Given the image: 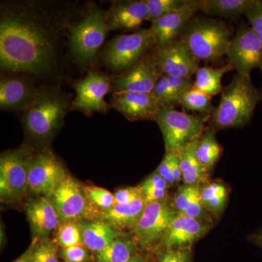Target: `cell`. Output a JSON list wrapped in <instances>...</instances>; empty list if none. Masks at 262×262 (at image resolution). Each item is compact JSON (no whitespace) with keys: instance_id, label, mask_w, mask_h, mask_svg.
Listing matches in <instances>:
<instances>
[{"instance_id":"obj_1","label":"cell","mask_w":262,"mask_h":262,"mask_svg":"<svg viewBox=\"0 0 262 262\" xmlns=\"http://www.w3.org/2000/svg\"><path fill=\"white\" fill-rule=\"evenodd\" d=\"M54 37L37 17L24 11L2 15L0 64L14 72L44 73L55 63Z\"/></svg>"},{"instance_id":"obj_2","label":"cell","mask_w":262,"mask_h":262,"mask_svg":"<svg viewBox=\"0 0 262 262\" xmlns=\"http://www.w3.org/2000/svg\"><path fill=\"white\" fill-rule=\"evenodd\" d=\"M221 94L220 104L208 121V126L215 132L246 126L262 101L261 91L255 87L251 76L242 74H236Z\"/></svg>"},{"instance_id":"obj_3","label":"cell","mask_w":262,"mask_h":262,"mask_svg":"<svg viewBox=\"0 0 262 262\" xmlns=\"http://www.w3.org/2000/svg\"><path fill=\"white\" fill-rule=\"evenodd\" d=\"M179 39L198 61L217 63L228 53L232 33L220 19L194 17Z\"/></svg>"},{"instance_id":"obj_4","label":"cell","mask_w":262,"mask_h":262,"mask_svg":"<svg viewBox=\"0 0 262 262\" xmlns=\"http://www.w3.org/2000/svg\"><path fill=\"white\" fill-rule=\"evenodd\" d=\"M211 115H194L161 106L155 116L165 142V151L179 153L189 143L200 137Z\"/></svg>"},{"instance_id":"obj_5","label":"cell","mask_w":262,"mask_h":262,"mask_svg":"<svg viewBox=\"0 0 262 262\" xmlns=\"http://www.w3.org/2000/svg\"><path fill=\"white\" fill-rule=\"evenodd\" d=\"M68 105V101L56 92H38L24 114L26 129L38 140L49 139L63 121Z\"/></svg>"},{"instance_id":"obj_6","label":"cell","mask_w":262,"mask_h":262,"mask_svg":"<svg viewBox=\"0 0 262 262\" xmlns=\"http://www.w3.org/2000/svg\"><path fill=\"white\" fill-rule=\"evenodd\" d=\"M108 30L104 13L97 8L90 10L71 30L70 50L76 59L84 65L94 61Z\"/></svg>"},{"instance_id":"obj_7","label":"cell","mask_w":262,"mask_h":262,"mask_svg":"<svg viewBox=\"0 0 262 262\" xmlns=\"http://www.w3.org/2000/svg\"><path fill=\"white\" fill-rule=\"evenodd\" d=\"M27 147L8 151L0 159V195L2 201L20 199L28 190L29 170L33 158Z\"/></svg>"},{"instance_id":"obj_8","label":"cell","mask_w":262,"mask_h":262,"mask_svg":"<svg viewBox=\"0 0 262 262\" xmlns=\"http://www.w3.org/2000/svg\"><path fill=\"white\" fill-rule=\"evenodd\" d=\"M155 46V39L149 29L122 34L108 42L103 51V59L113 70L127 71Z\"/></svg>"},{"instance_id":"obj_9","label":"cell","mask_w":262,"mask_h":262,"mask_svg":"<svg viewBox=\"0 0 262 262\" xmlns=\"http://www.w3.org/2000/svg\"><path fill=\"white\" fill-rule=\"evenodd\" d=\"M177 213L168 199L146 203L142 214L132 228L136 242L144 248L160 244Z\"/></svg>"},{"instance_id":"obj_10","label":"cell","mask_w":262,"mask_h":262,"mask_svg":"<svg viewBox=\"0 0 262 262\" xmlns=\"http://www.w3.org/2000/svg\"><path fill=\"white\" fill-rule=\"evenodd\" d=\"M227 56L228 63L237 73L251 76L255 69L262 70V43L249 24L246 22L239 24Z\"/></svg>"},{"instance_id":"obj_11","label":"cell","mask_w":262,"mask_h":262,"mask_svg":"<svg viewBox=\"0 0 262 262\" xmlns=\"http://www.w3.org/2000/svg\"><path fill=\"white\" fill-rule=\"evenodd\" d=\"M151 54L164 75L192 79L200 68V61L179 38L164 46H155Z\"/></svg>"},{"instance_id":"obj_12","label":"cell","mask_w":262,"mask_h":262,"mask_svg":"<svg viewBox=\"0 0 262 262\" xmlns=\"http://www.w3.org/2000/svg\"><path fill=\"white\" fill-rule=\"evenodd\" d=\"M67 175L63 165L55 155L51 151H43L33 158L28 190L37 195L50 196Z\"/></svg>"},{"instance_id":"obj_13","label":"cell","mask_w":262,"mask_h":262,"mask_svg":"<svg viewBox=\"0 0 262 262\" xmlns=\"http://www.w3.org/2000/svg\"><path fill=\"white\" fill-rule=\"evenodd\" d=\"M76 97L72 108L86 114L94 112L105 113L108 104L104 98L111 89L110 79L98 72H90L85 77L75 84Z\"/></svg>"},{"instance_id":"obj_14","label":"cell","mask_w":262,"mask_h":262,"mask_svg":"<svg viewBox=\"0 0 262 262\" xmlns=\"http://www.w3.org/2000/svg\"><path fill=\"white\" fill-rule=\"evenodd\" d=\"M50 196L62 223L75 222L87 213L88 198L84 189L69 174Z\"/></svg>"},{"instance_id":"obj_15","label":"cell","mask_w":262,"mask_h":262,"mask_svg":"<svg viewBox=\"0 0 262 262\" xmlns=\"http://www.w3.org/2000/svg\"><path fill=\"white\" fill-rule=\"evenodd\" d=\"M163 76L152 54L145 55L135 65L117 77L113 83L115 92L152 93Z\"/></svg>"},{"instance_id":"obj_16","label":"cell","mask_w":262,"mask_h":262,"mask_svg":"<svg viewBox=\"0 0 262 262\" xmlns=\"http://www.w3.org/2000/svg\"><path fill=\"white\" fill-rule=\"evenodd\" d=\"M199 12L198 0H186L179 9L151 22L149 29L155 46H161L179 39Z\"/></svg>"},{"instance_id":"obj_17","label":"cell","mask_w":262,"mask_h":262,"mask_svg":"<svg viewBox=\"0 0 262 262\" xmlns=\"http://www.w3.org/2000/svg\"><path fill=\"white\" fill-rule=\"evenodd\" d=\"M211 225L177 212L160 246L163 248H191L194 243L209 232Z\"/></svg>"},{"instance_id":"obj_18","label":"cell","mask_w":262,"mask_h":262,"mask_svg":"<svg viewBox=\"0 0 262 262\" xmlns=\"http://www.w3.org/2000/svg\"><path fill=\"white\" fill-rule=\"evenodd\" d=\"M111 102L130 121L155 120L161 107L152 93L115 92Z\"/></svg>"},{"instance_id":"obj_19","label":"cell","mask_w":262,"mask_h":262,"mask_svg":"<svg viewBox=\"0 0 262 262\" xmlns=\"http://www.w3.org/2000/svg\"><path fill=\"white\" fill-rule=\"evenodd\" d=\"M105 18L108 29L134 30L149 20V10L146 0L120 1L115 3Z\"/></svg>"},{"instance_id":"obj_20","label":"cell","mask_w":262,"mask_h":262,"mask_svg":"<svg viewBox=\"0 0 262 262\" xmlns=\"http://www.w3.org/2000/svg\"><path fill=\"white\" fill-rule=\"evenodd\" d=\"M26 213L34 233L47 236L60 227L59 215L48 196H37L26 205Z\"/></svg>"},{"instance_id":"obj_21","label":"cell","mask_w":262,"mask_h":262,"mask_svg":"<svg viewBox=\"0 0 262 262\" xmlns=\"http://www.w3.org/2000/svg\"><path fill=\"white\" fill-rule=\"evenodd\" d=\"M32 86L17 77L3 78L0 82V107L3 110H25L37 96Z\"/></svg>"},{"instance_id":"obj_22","label":"cell","mask_w":262,"mask_h":262,"mask_svg":"<svg viewBox=\"0 0 262 262\" xmlns=\"http://www.w3.org/2000/svg\"><path fill=\"white\" fill-rule=\"evenodd\" d=\"M200 187L186 184L180 186L174 195L172 205L179 213L212 225V215L201 201Z\"/></svg>"},{"instance_id":"obj_23","label":"cell","mask_w":262,"mask_h":262,"mask_svg":"<svg viewBox=\"0 0 262 262\" xmlns=\"http://www.w3.org/2000/svg\"><path fill=\"white\" fill-rule=\"evenodd\" d=\"M201 136L179 153L182 182L186 185L201 186L209 181V171L198 161L195 155L196 144Z\"/></svg>"},{"instance_id":"obj_24","label":"cell","mask_w":262,"mask_h":262,"mask_svg":"<svg viewBox=\"0 0 262 262\" xmlns=\"http://www.w3.org/2000/svg\"><path fill=\"white\" fill-rule=\"evenodd\" d=\"M82 244L97 253L103 251L117 238L115 227L106 222H94L80 225Z\"/></svg>"},{"instance_id":"obj_25","label":"cell","mask_w":262,"mask_h":262,"mask_svg":"<svg viewBox=\"0 0 262 262\" xmlns=\"http://www.w3.org/2000/svg\"><path fill=\"white\" fill-rule=\"evenodd\" d=\"M146 203L144 199L129 204H117L108 210H103L104 220L114 227L125 229L134 227L140 218Z\"/></svg>"},{"instance_id":"obj_26","label":"cell","mask_w":262,"mask_h":262,"mask_svg":"<svg viewBox=\"0 0 262 262\" xmlns=\"http://www.w3.org/2000/svg\"><path fill=\"white\" fill-rule=\"evenodd\" d=\"M253 0H198L199 12L209 16L237 19L246 12Z\"/></svg>"},{"instance_id":"obj_27","label":"cell","mask_w":262,"mask_h":262,"mask_svg":"<svg viewBox=\"0 0 262 262\" xmlns=\"http://www.w3.org/2000/svg\"><path fill=\"white\" fill-rule=\"evenodd\" d=\"M202 203L210 214L219 218L225 211L228 201L229 189L219 181L205 183L200 187Z\"/></svg>"},{"instance_id":"obj_28","label":"cell","mask_w":262,"mask_h":262,"mask_svg":"<svg viewBox=\"0 0 262 262\" xmlns=\"http://www.w3.org/2000/svg\"><path fill=\"white\" fill-rule=\"evenodd\" d=\"M233 70V67L229 63L219 68L207 66L200 67L196 72L193 86L212 97L222 93L223 89L222 80L224 75Z\"/></svg>"},{"instance_id":"obj_29","label":"cell","mask_w":262,"mask_h":262,"mask_svg":"<svg viewBox=\"0 0 262 262\" xmlns=\"http://www.w3.org/2000/svg\"><path fill=\"white\" fill-rule=\"evenodd\" d=\"M222 147L215 138V132L211 127H206L196 144L195 155L198 161L209 171L220 160Z\"/></svg>"},{"instance_id":"obj_30","label":"cell","mask_w":262,"mask_h":262,"mask_svg":"<svg viewBox=\"0 0 262 262\" xmlns=\"http://www.w3.org/2000/svg\"><path fill=\"white\" fill-rule=\"evenodd\" d=\"M136 244L125 239H115L97 254V262H128L136 256Z\"/></svg>"},{"instance_id":"obj_31","label":"cell","mask_w":262,"mask_h":262,"mask_svg":"<svg viewBox=\"0 0 262 262\" xmlns=\"http://www.w3.org/2000/svg\"><path fill=\"white\" fill-rule=\"evenodd\" d=\"M179 105L189 111L211 116L215 110L211 102V96L195 89L194 86L181 96Z\"/></svg>"},{"instance_id":"obj_32","label":"cell","mask_w":262,"mask_h":262,"mask_svg":"<svg viewBox=\"0 0 262 262\" xmlns=\"http://www.w3.org/2000/svg\"><path fill=\"white\" fill-rule=\"evenodd\" d=\"M28 252L31 262H58L56 244L50 239L38 241Z\"/></svg>"},{"instance_id":"obj_33","label":"cell","mask_w":262,"mask_h":262,"mask_svg":"<svg viewBox=\"0 0 262 262\" xmlns=\"http://www.w3.org/2000/svg\"><path fill=\"white\" fill-rule=\"evenodd\" d=\"M186 0H146L149 10V20L152 22L179 9Z\"/></svg>"},{"instance_id":"obj_34","label":"cell","mask_w":262,"mask_h":262,"mask_svg":"<svg viewBox=\"0 0 262 262\" xmlns=\"http://www.w3.org/2000/svg\"><path fill=\"white\" fill-rule=\"evenodd\" d=\"M57 239L63 248L83 244L80 226L75 222L63 223L58 228Z\"/></svg>"},{"instance_id":"obj_35","label":"cell","mask_w":262,"mask_h":262,"mask_svg":"<svg viewBox=\"0 0 262 262\" xmlns=\"http://www.w3.org/2000/svg\"><path fill=\"white\" fill-rule=\"evenodd\" d=\"M88 199L103 210H108L115 204V194L103 188L89 186L84 187Z\"/></svg>"},{"instance_id":"obj_36","label":"cell","mask_w":262,"mask_h":262,"mask_svg":"<svg viewBox=\"0 0 262 262\" xmlns=\"http://www.w3.org/2000/svg\"><path fill=\"white\" fill-rule=\"evenodd\" d=\"M152 94L161 106L174 108L179 105L178 100L174 96L165 75H163L155 84Z\"/></svg>"},{"instance_id":"obj_37","label":"cell","mask_w":262,"mask_h":262,"mask_svg":"<svg viewBox=\"0 0 262 262\" xmlns=\"http://www.w3.org/2000/svg\"><path fill=\"white\" fill-rule=\"evenodd\" d=\"M250 27L262 43V1L253 0L246 14Z\"/></svg>"},{"instance_id":"obj_38","label":"cell","mask_w":262,"mask_h":262,"mask_svg":"<svg viewBox=\"0 0 262 262\" xmlns=\"http://www.w3.org/2000/svg\"><path fill=\"white\" fill-rule=\"evenodd\" d=\"M158 262H192L191 248H164L158 255Z\"/></svg>"},{"instance_id":"obj_39","label":"cell","mask_w":262,"mask_h":262,"mask_svg":"<svg viewBox=\"0 0 262 262\" xmlns=\"http://www.w3.org/2000/svg\"><path fill=\"white\" fill-rule=\"evenodd\" d=\"M115 199L117 204H129L144 198L140 186H138L119 189L115 194Z\"/></svg>"},{"instance_id":"obj_40","label":"cell","mask_w":262,"mask_h":262,"mask_svg":"<svg viewBox=\"0 0 262 262\" xmlns=\"http://www.w3.org/2000/svg\"><path fill=\"white\" fill-rule=\"evenodd\" d=\"M166 76L169 85L173 91L174 96L178 100L186 91L191 89L194 84V81L192 79L185 78V77H176V76Z\"/></svg>"},{"instance_id":"obj_41","label":"cell","mask_w":262,"mask_h":262,"mask_svg":"<svg viewBox=\"0 0 262 262\" xmlns=\"http://www.w3.org/2000/svg\"><path fill=\"white\" fill-rule=\"evenodd\" d=\"M61 255L67 262H84L89 258L87 250L82 244L63 248Z\"/></svg>"},{"instance_id":"obj_42","label":"cell","mask_w":262,"mask_h":262,"mask_svg":"<svg viewBox=\"0 0 262 262\" xmlns=\"http://www.w3.org/2000/svg\"><path fill=\"white\" fill-rule=\"evenodd\" d=\"M140 186L143 194H144V201L146 203H153L164 201L168 199V190L166 189H159V188L143 187Z\"/></svg>"},{"instance_id":"obj_43","label":"cell","mask_w":262,"mask_h":262,"mask_svg":"<svg viewBox=\"0 0 262 262\" xmlns=\"http://www.w3.org/2000/svg\"><path fill=\"white\" fill-rule=\"evenodd\" d=\"M156 170L168 183L170 187H174V186L177 185L175 179H174L173 173H172L170 163V156H169L168 152H165L163 160H162L161 163H160L159 166H158Z\"/></svg>"},{"instance_id":"obj_44","label":"cell","mask_w":262,"mask_h":262,"mask_svg":"<svg viewBox=\"0 0 262 262\" xmlns=\"http://www.w3.org/2000/svg\"><path fill=\"white\" fill-rule=\"evenodd\" d=\"M141 186L159 188V189H166V190H168L169 188H170L168 183L158 173L157 170L153 172L144 182L141 183Z\"/></svg>"},{"instance_id":"obj_45","label":"cell","mask_w":262,"mask_h":262,"mask_svg":"<svg viewBox=\"0 0 262 262\" xmlns=\"http://www.w3.org/2000/svg\"><path fill=\"white\" fill-rule=\"evenodd\" d=\"M248 238H249V241L252 244L262 248V228L253 232V234L249 236Z\"/></svg>"},{"instance_id":"obj_46","label":"cell","mask_w":262,"mask_h":262,"mask_svg":"<svg viewBox=\"0 0 262 262\" xmlns=\"http://www.w3.org/2000/svg\"><path fill=\"white\" fill-rule=\"evenodd\" d=\"M13 262H31L28 251H27L25 254H24L23 256H20V258H18L17 260H15V261Z\"/></svg>"},{"instance_id":"obj_47","label":"cell","mask_w":262,"mask_h":262,"mask_svg":"<svg viewBox=\"0 0 262 262\" xmlns=\"http://www.w3.org/2000/svg\"><path fill=\"white\" fill-rule=\"evenodd\" d=\"M128 262H146L143 258L139 257V256H134L132 259L130 260Z\"/></svg>"},{"instance_id":"obj_48","label":"cell","mask_w":262,"mask_h":262,"mask_svg":"<svg viewBox=\"0 0 262 262\" xmlns=\"http://www.w3.org/2000/svg\"><path fill=\"white\" fill-rule=\"evenodd\" d=\"M261 71V73H262V70ZM261 91V96H262V86H261V91Z\"/></svg>"},{"instance_id":"obj_49","label":"cell","mask_w":262,"mask_h":262,"mask_svg":"<svg viewBox=\"0 0 262 262\" xmlns=\"http://www.w3.org/2000/svg\"><path fill=\"white\" fill-rule=\"evenodd\" d=\"M66 262H67V261H66Z\"/></svg>"}]
</instances>
